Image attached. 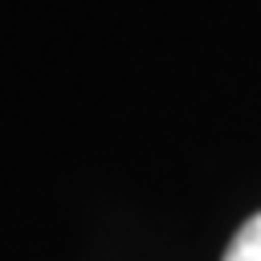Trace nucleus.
Here are the masks:
<instances>
[{"label": "nucleus", "mask_w": 261, "mask_h": 261, "mask_svg": "<svg viewBox=\"0 0 261 261\" xmlns=\"http://www.w3.org/2000/svg\"><path fill=\"white\" fill-rule=\"evenodd\" d=\"M224 261H261V212L249 216V220L237 228V237H232Z\"/></svg>", "instance_id": "1"}]
</instances>
